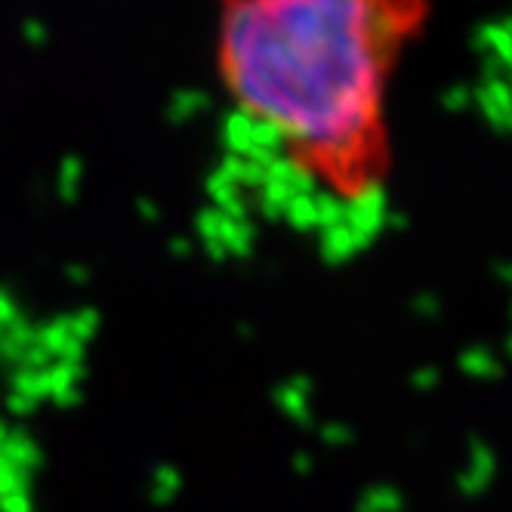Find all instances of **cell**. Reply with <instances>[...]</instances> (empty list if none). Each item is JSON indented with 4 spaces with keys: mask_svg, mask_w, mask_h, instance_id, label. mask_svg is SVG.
Instances as JSON below:
<instances>
[{
    "mask_svg": "<svg viewBox=\"0 0 512 512\" xmlns=\"http://www.w3.org/2000/svg\"><path fill=\"white\" fill-rule=\"evenodd\" d=\"M429 0H223L216 81L281 176L334 210L377 204L392 176V99Z\"/></svg>",
    "mask_w": 512,
    "mask_h": 512,
    "instance_id": "1",
    "label": "cell"
}]
</instances>
